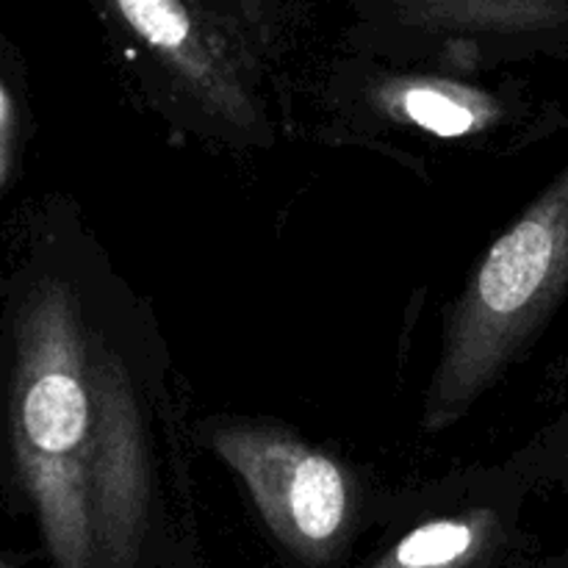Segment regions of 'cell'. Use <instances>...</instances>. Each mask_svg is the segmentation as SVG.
<instances>
[{"instance_id":"6da1fadb","label":"cell","mask_w":568,"mask_h":568,"mask_svg":"<svg viewBox=\"0 0 568 568\" xmlns=\"http://www.w3.org/2000/svg\"><path fill=\"white\" fill-rule=\"evenodd\" d=\"M6 436L55 568H131L153 503L148 425L120 353L53 272L11 308Z\"/></svg>"},{"instance_id":"7a4b0ae2","label":"cell","mask_w":568,"mask_h":568,"mask_svg":"<svg viewBox=\"0 0 568 568\" xmlns=\"http://www.w3.org/2000/svg\"><path fill=\"white\" fill-rule=\"evenodd\" d=\"M568 288V170L503 236L455 308L425 422L449 427L527 347Z\"/></svg>"},{"instance_id":"3957f363","label":"cell","mask_w":568,"mask_h":568,"mask_svg":"<svg viewBox=\"0 0 568 568\" xmlns=\"http://www.w3.org/2000/svg\"><path fill=\"white\" fill-rule=\"evenodd\" d=\"M211 444L292 552L331 555L349 521V483L336 460L266 427H222Z\"/></svg>"},{"instance_id":"277c9868","label":"cell","mask_w":568,"mask_h":568,"mask_svg":"<svg viewBox=\"0 0 568 568\" xmlns=\"http://www.w3.org/2000/svg\"><path fill=\"white\" fill-rule=\"evenodd\" d=\"M105 3L211 114L242 131L258 125L261 114L247 50L205 0Z\"/></svg>"},{"instance_id":"5b68a950","label":"cell","mask_w":568,"mask_h":568,"mask_svg":"<svg viewBox=\"0 0 568 568\" xmlns=\"http://www.w3.org/2000/svg\"><path fill=\"white\" fill-rule=\"evenodd\" d=\"M422 28L458 37H525L568 20V0H397Z\"/></svg>"},{"instance_id":"8992f818","label":"cell","mask_w":568,"mask_h":568,"mask_svg":"<svg viewBox=\"0 0 568 568\" xmlns=\"http://www.w3.org/2000/svg\"><path fill=\"white\" fill-rule=\"evenodd\" d=\"M381 105L397 120L438 136L475 133L497 116V103L488 94L438 78H405L388 83L381 92Z\"/></svg>"},{"instance_id":"52a82bcc","label":"cell","mask_w":568,"mask_h":568,"mask_svg":"<svg viewBox=\"0 0 568 568\" xmlns=\"http://www.w3.org/2000/svg\"><path fill=\"white\" fill-rule=\"evenodd\" d=\"M480 530L475 521L442 519L416 527L377 568H455L471 558Z\"/></svg>"},{"instance_id":"ba28073f","label":"cell","mask_w":568,"mask_h":568,"mask_svg":"<svg viewBox=\"0 0 568 568\" xmlns=\"http://www.w3.org/2000/svg\"><path fill=\"white\" fill-rule=\"evenodd\" d=\"M11 159H14V103L9 89L0 81V192L9 183Z\"/></svg>"},{"instance_id":"9c48e42d","label":"cell","mask_w":568,"mask_h":568,"mask_svg":"<svg viewBox=\"0 0 568 568\" xmlns=\"http://www.w3.org/2000/svg\"><path fill=\"white\" fill-rule=\"evenodd\" d=\"M236 3L242 6V9H247V11H258L264 0H236Z\"/></svg>"}]
</instances>
